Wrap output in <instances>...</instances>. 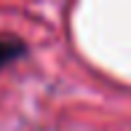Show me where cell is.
I'll use <instances>...</instances> for the list:
<instances>
[{
    "label": "cell",
    "instance_id": "cell-1",
    "mask_svg": "<svg viewBox=\"0 0 131 131\" xmlns=\"http://www.w3.org/2000/svg\"><path fill=\"white\" fill-rule=\"evenodd\" d=\"M21 56H27V43L16 35L0 32V70H5L8 64H14Z\"/></svg>",
    "mask_w": 131,
    "mask_h": 131
}]
</instances>
